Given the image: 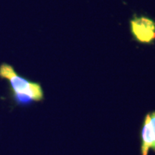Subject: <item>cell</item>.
Wrapping results in <instances>:
<instances>
[{
    "instance_id": "cell-3",
    "label": "cell",
    "mask_w": 155,
    "mask_h": 155,
    "mask_svg": "<svg viewBox=\"0 0 155 155\" xmlns=\"http://www.w3.org/2000/svg\"><path fill=\"white\" fill-rule=\"evenodd\" d=\"M140 138L141 155H148L150 150L155 152V111L145 115L141 125Z\"/></svg>"
},
{
    "instance_id": "cell-1",
    "label": "cell",
    "mask_w": 155,
    "mask_h": 155,
    "mask_svg": "<svg viewBox=\"0 0 155 155\" xmlns=\"http://www.w3.org/2000/svg\"><path fill=\"white\" fill-rule=\"evenodd\" d=\"M0 78L8 81L11 88V97L17 106L25 107L34 102H41L44 100L41 84L18 74L9 64L4 63L0 65Z\"/></svg>"
},
{
    "instance_id": "cell-2",
    "label": "cell",
    "mask_w": 155,
    "mask_h": 155,
    "mask_svg": "<svg viewBox=\"0 0 155 155\" xmlns=\"http://www.w3.org/2000/svg\"><path fill=\"white\" fill-rule=\"evenodd\" d=\"M134 40L141 44H152L155 40V22L145 16L134 15L130 20Z\"/></svg>"
}]
</instances>
